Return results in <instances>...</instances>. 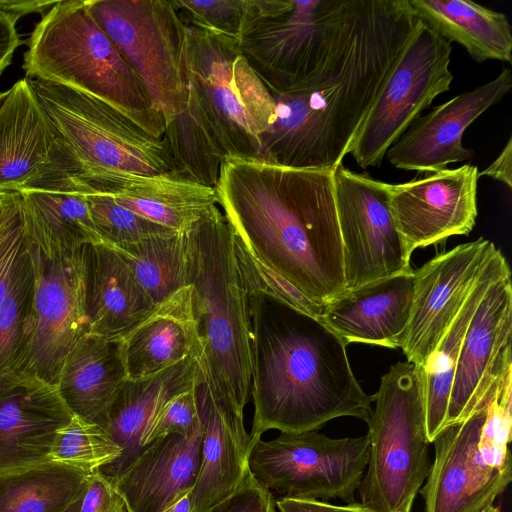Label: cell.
Listing matches in <instances>:
<instances>
[{
    "instance_id": "9a60e30c",
    "label": "cell",
    "mask_w": 512,
    "mask_h": 512,
    "mask_svg": "<svg viewBox=\"0 0 512 512\" xmlns=\"http://www.w3.org/2000/svg\"><path fill=\"white\" fill-rule=\"evenodd\" d=\"M511 273L486 291L468 325L456 363L446 426L487 409L512 374ZM444 427V428H445Z\"/></svg>"
},
{
    "instance_id": "681fc988",
    "label": "cell",
    "mask_w": 512,
    "mask_h": 512,
    "mask_svg": "<svg viewBox=\"0 0 512 512\" xmlns=\"http://www.w3.org/2000/svg\"><path fill=\"white\" fill-rule=\"evenodd\" d=\"M193 488L186 489L179 493L160 512H192Z\"/></svg>"
},
{
    "instance_id": "b9f144b4",
    "label": "cell",
    "mask_w": 512,
    "mask_h": 512,
    "mask_svg": "<svg viewBox=\"0 0 512 512\" xmlns=\"http://www.w3.org/2000/svg\"><path fill=\"white\" fill-rule=\"evenodd\" d=\"M206 512H276L275 497L249 470L227 498Z\"/></svg>"
},
{
    "instance_id": "3957f363",
    "label": "cell",
    "mask_w": 512,
    "mask_h": 512,
    "mask_svg": "<svg viewBox=\"0 0 512 512\" xmlns=\"http://www.w3.org/2000/svg\"><path fill=\"white\" fill-rule=\"evenodd\" d=\"M266 300L263 313L260 299L249 296L254 404L250 448L270 429L316 431L339 417L367 422L373 396L355 378L347 344L318 318Z\"/></svg>"
},
{
    "instance_id": "9c48e42d",
    "label": "cell",
    "mask_w": 512,
    "mask_h": 512,
    "mask_svg": "<svg viewBox=\"0 0 512 512\" xmlns=\"http://www.w3.org/2000/svg\"><path fill=\"white\" fill-rule=\"evenodd\" d=\"M347 0H246L240 52L271 93L291 90L324 59Z\"/></svg>"
},
{
    "instance_id": "e575fe53",
    "label": "cell",
    "mask_w": 512,
    "mask_h": 512,
    "mask_svg": "<svg viewBox=\"0 0 512 512\" xmlns=\"http://www.w3.org/2000/svg\"><path fill=\"white\" fill-rule=\"evenodd\" d=\"M112 248L129 264L155 305L189 285L186 231H170Z\"/></svg>"
},
{
    "instance_id": "7bdbcfd3",
    "label": "cell",
    "mask_w": 512,
    "mask_h": 512,
    "mask_svg": "<svg viewBox=\"0 0 512 512\" xmlns=\"http://www.w3.org/2000/svg\"><path fill=\"white\" fill-rule=\"evenodd\" d=\"M125 502L109 476L101 471L87 474L77 512H124Z\"/></svg>"
},
{
    "instance_id": "d6986e66",
    "label": "cell",
    "mask_w": 512,
    "mask_h": 512,
    "mask_svg": "<svg viewBox=\"0 0 512 512\" xmlns=\"http://www.w3.org/2000/svg\"><path fill=\"white\" fill-rule=\"evenodd\" d=\"M512 88V72L504 68L493 80L462 92L417 117L389 147L385 157L400 170L431 173L473 157L462 144L465 130L498 104Z\"/></svg>"
},
{
    "instance_id": "d6a6232c",
    "label": "cell",
    "mask_w": 512,
    "mask_h": 512,
    "mask_svg": "<svg viewBox=\"0 0 512 512\" xmlns=\"http://www.w3.org/2000/svg\"><path fill=\"white\" fill-rule=\"evenodd\" d=\"M162 140L171 158V173L215 188L226 153L191 83L186 107L166 123Z\"/></svg>"
},
{
    "instance_id": "f6af8a7d",
    "label": "cell",
    "mask_w": 512,
    "mask_h": 512,
    "mask_svg": "<svg viewBox=\"0 0 512 512\" xmlns=\"http://www.w3.org/2000/svg\"><path fill=\"white\" fill-rule=\"evenodd\" d=\"M17 20L13 15L0 11V74L10 65L15 50L21 44Z\"/></svg>"
},
{
    "instance_id": "cb8c5ba5",
    "label": "cell",
    "mask_w": 512,
    "mask_h": 512,
    "mask_svg": "<svg viewBox=\"0 0 512 512\" xmlns=\"http://www.w3.org/2000/svg\"><path fill=\"white\" fill-rule=\"evenodd\" d=\"M203 415L187 434L146 445L116 476L114 487L131 512H160L179 493L194 488L200 463Z\"/></svg>"
},
{
    "instance_id": "8fae6325",
    "label": "cell",
    "mask_w": 512,
    "mask_h": 512,
    "mask_svg": "<svg viewBox=\"0 0 512 512\" xmlns=\"http://www.w3.org/2000/svg\"><path fill=\"white\" fill-rule=\"evenodd\" d=\"M369 438H329L316 431L259 439L249 450L255 479L278 498L355 500L365 473Z\"/></svg>"
},
{
    "instance_id": "4dcf8cb0",
    "label": "cell",
    "mask_w": 512,
    "mask_h": 512,
    "mask_svg": "<svg viewBox=\"0 0 512 512\" xmlns=\"http://www.w3.org/2000/svg\"><path fill=\"white\" fill-rule=\"evenodd\" d=\"M416 16L477 62L512 61V29L504 13L471 0H408Z\"/></svg>"
},
{
    "instance_id": "7a4b0ae2",
    "label": "cell",
    "mask_w": 512,
    "mask_h": 512,
    "mask_svg": "<svg viewBox=\"0 0 512 512\" xmlns=\"http://www.w3.org/2000/svg\"><path fill=\"white\" fill-rule=\"evenodd\" d=\"M215 191L234 234L309 300L345 292L332 171L226 157Z\"/></svg>"
},
{
    "instance_id": "f35d334b",
    "label": "cell",
    "mask_w": 512,
    "mask_h": 512,
    "mask_svg": "<svg viewBox=\"0 0 512 512\" xmlns=\"http://www.w3.org/2000/svg\"><path fill=\"white\" fill-rule=\"evenodd\" d=\"M85 197L102 242L112 247L134 244L154 235L175 231L128 210L106 193L89 191Z\"/></svg>"
},
{
    "instance_id": "c3c4849f",
    "label": "cell",
    "mask_w": 512,
    "mask_h": 512,
    "mask_svg": "<svg viewBox=\"0 0 512 512\" xmlns=\"http://www.w3.org/2000/svg\"><path fill=\"white\" fill-rule=\"evenodd\" d=\"M22 208L19 191L2 192L0 196V239Z\"/></svg>"
},
{
    "instance_id": "5b68a950",
    "label": "cell",
    "mask_w": 512,
    "mask_h": 512,
    "mask_svg": "<svg viewBox=\"0 0 512 512\" xmlns=\"http://www.w3.org/2000/svg\"><path fill=\"white\" fill-rule=\"evenodd\" d=\"M26 78L92 95L157 139L166 122L142 79L88 10L87 0L57 1L27 40Z\"/></svg>"
},
{
    "instance_id": "f5cc1de1",
    "label": "cell",
    "mask_w": 512,
    "mask_h": 512,
    "mask_svg": "<svg viewBox=\"0 0 512 512\" xmlns=\"http://www.w3.org/2000/svg\"><path fill=\"white\" fill-rule=\"evenodd\" d=\"M6 94H7V91H5V92H0V105H1V103L3 102V100L5 99Z\"/></svg>"
},
{
    "instance_id": "83f0119b",
    "label": "cell",
    "mask_w": 512,
    "mask_h": 512,
    "mask_svg": "<svg viewBox=\"0 0 512 512\" xmlns=\"http://www.w3.org/2000/svg\"><path fill=\"white\" fill-rule=\"evenodd\" d=\"M201 388V463L192 512H206L227 498L249 471L250 438L244 413L218 402Z\"/></svg>"
},
{
    "instance_id": "60d3db41",
    "label": "cell",
    "mask_w": 512,
    "mask_h": 512,
    "mask_svg": "<svg viewBox=\"0 0 512 512\" xmlns=\"http://www.w3.org/2000/svg\"><path fill=\"white\" fill-rule=\"evenodd\" d=\"M202 386L179 393L158 412L140 439L142 449L170 434H187L202 419Z\"/></svg>"
},
{
    "instance_id": "e0dca14e",
    "label": "cell",
    "mask_w": 512,
    "mask_h": 512,
    "mask_svg": "<svg viewBox=\"0 0 512 512\" xmlns=\"http://www.w3.org/2000/svg\"><path fill=\"white\" fill-rule=\"evenodd\" d=\"M495 249L480 237L437 254L414 271L411 316L401 346L407 362L424 366Z\"/></svg>"
},
{
    "instance_id": "52a82bcc",
    "label": "cell",
    "mask_w": 512,
    "mask_h": 512,
    "mask_svg": "<svg viewBox=\"0 0 512 512\" xmlns=\"http://www.w3.org/2000/svg\"><path fill=\"white\" fill-rule=\"evenodd\" d=\"M372 396L360 503L374 512H410L431 466L422 367L397 362Z\"/></svg>"
},
{
    "instance_id": "8d00e7d4",
    "label": "cell",
    "mask_w": 512,
    "mask_h": 512,
    "mask_svg": "<svg viewBox=\"0 0 512 512\" xmlns=\"http://www.w3.org/2000/svg\"><path fill=\"white\" fill-rule=\"evenodd\" d=\"M121 456L122 448L103 427L73 414L57 430L46 460L89 474L110 467Z\"/></svg>"
},
{
    "instance_id": "277c9868",
    "label": "cell",
    "mask_w": 512,
    "mask_h": 512,
    "mask_svg": "<svg viewBox=\"0 0 512 512\" xmlns=\"http://www.w3.org/2000/svg\"><path fill=\"white\" fill-rule=\"evenodd\" d=\"M186 234L202 387L218 402L244 413L251 390L252 323L234 233L214 206Z\"/></svg>"
},
{
    "instance_id": "6da1fadb",
    "label": "cell",
    "mask_w": 512,
    "mask_h": 512,
    "mask_svg": "<svg viewBox=\"0 0 512 512\" xmlns=\"http://www.w3.org/2000/svg\"><path fill=\"white\" fill-rule=\"evenodd\" d=\"M408 0H347L324 59L300 84L271 93L259 159L333 171L418 25Z\"/></svg>"
},
{
    "instance_id": "ffe728a7",
    "label": "cell",
    "mask_w": 512,
    "mask_h": 512,
    "mask_svg": "<svg viewBox=\"0 0 512 512\" xmlns=\"http://www.w3.org/2000/svg\"><path fill=\"white\" fill-rule=\"evenodd\" d=\"M63 182L53 138L28 78L0 105V192Z\"/></svg>"
},
{
    "instance_id": "484cf974",
    "label": "cell",
    "mask_w": 512,
    "mask_h": 512,
    "mask_svg": "<svg viewBox=\"0 0 512 512\" xmlns=\"http://www.w3.org/2000/svg\"><path fill=\"white\" fill-rule=\"evenodd\" d=\"M127 378L155 374L201 354L189 284L155 306L118 339Z\"/></svg>"
},
{
    "instance_id": "603a6c76",
    "label": "cell",
    "mask_w": 512,
    "mask_h": 512,
    "mask_svg": "<svg viewBox=\"0 0 512 512\" xmlns=\"http://www.w3.org/2000/svg\"><path fill=\"white\" fill-rule=\"evenodd\" d=\"M108 194L119 205L166 228L185 232L217 206L215 188L173 173L106 171L77 187Z\"/></svg>"
},
{
    "instance_id": "ba28073f",
    "label": "cell",
    "mask_w": 512,
    "mask_h": 512,
    "mask_svg": "<svg viewBox=\"0 0 512 512\" xmlns=\"http://www.w3.org/2000/svg\"><path fill=\"white\" fill-rule=\"evenodd\" d=\"M190 83L226 157L259 158L275 102L237 39L186 27Z\"/></svg>"
},
{
    "instance_id": "8992f818",
    "label": "cell",
    "mask_w": 512,
    "mask_h": 512,
    "mask_svg": "<svg viewBox=\"0 0 512 512\" xmlns=\"http://www.w3.org/2000/svg\"><path fill=\"white\" fill-rule=\"evenodd\" d=\"M29 82L53 138L60 174L75 190L106 171L172 172L164 141L115 107L53 82Z\"/></svg>"
},
{
    "instance_id": "f1b7e54d",
    "label": "cell",
    "mask_w": 512,
    "mask_h": 512,
    "mask_svg": "<svg viewBox=\"0 0 512 512\" xmlns=\"http://www.w3.org/2000/svg\"><path fill=\"white\" fill-rule=\"evenodd\" d=\"M126 378L118 339L89 333L68 354L57 388L72 414L103 427Z\"/></svg>"
},
{
    "instance_id": "d4e9b609",
    "label": "cell",
    "mask_w": 512,
    "mask_h": 512,
    "mask_svg": "<svg viewBox=\"0 0 512 512\" xmlns=\"http://www.w3.org/2000/svg\"><path fill=\"white\" fill-rule=\"evenodd\" d=\"M81 278L92 334L117 340L156 306L125 259L105 243L82 248Z\"/></svg>"
},
{
    "instance_id": "7402d4cb",
    "label": "cell",
    "mask_w": 512,
    "mask_h": 512,
    "mask_svg": "<svg viewBox=\"0 0 512 512\" xmlns=\"http://www.w3.org/2000/svg\"><path fill=\"white\" fill-rule=\"evenodd\" d=\"M414 270L345 291L324 304L319 320L347 345L401 348L411 316Z\"/></svg>"
},
{
    "instance_id": "4316f807",
    "label": "cell",
    "mask_w": 512,
    "mask_h": 512,
    "mask_svg": "<svg viewBox=\"0 0 512 512\" xmlns=\"http://www.w3.org/2000/svg\"><path fill=\"white\" fill-rule=\"evenodd\" d=\"M202 385L196 357L149 376L126 378L115 394L103 426L122 448V456L101 472L109 477L118 475L142 450L140 439L162 407L175 395Z\"/></svg>"
},
{
    "instance_id": "2e32d148",
    "label": "cell",
    "mask_w": 512,
    "mask_h": 512,
    "mask_svg": "<svg viewBox=\"0 0 512 512\" xmlns=\"http://www.w3.org/2000/svg\"><path fill=\"white\" fill-rule=\"evenodd\" d=\"M478 179V168L464 164L404 183L385 182L390 213L410 254L472 231L478 215Z\"/></svg>"
},
{
    "instance_id": "ac0fdd59",
    "label": "cell",
    "mask_w": 512,
    "mask_h": 512,
    "mask_svg": "<svg viewBox=\"0 0 512 512\" xmlns=\"http://www.w3.org/2000/svg\"><path fill=\"white\" fill-rule=\"evenodd\" d=\"M486 411L434 438L435 458L420 490L424 512H482L511 482L512 469L495 468L478 448Z\"/></svg>"
},
{
    "instance_id": "11a10c76",
    "label": "cell",
    "mask_w": 512,
    "mask_h": 512,
    "mask_svg": "<svg viewBox=\"0 0 512 512\" xmlns=\"http://www.w3.org/2000/svg\"><path fill=\"white\" fill-rule=\"evenodd\" d=\"M79 501H80V500H79ZM79 501H78V502H79ZM76 503H77V502H76ZM76 503H75V504H76ZM75 504H73V505H72L69 509H67L65 512H69Z\"/></svg>"
},
{
    "instance_id": "30bf717a",
    "label": "cell",
    "mask_w": 512,
    "mask_h": 512,
    "mask_svg": "<svg viewBox=\"0 0 512 512\" xmlns=\"http://www.w3.org/2000/svg\"><path fill=\"white\" fill-rule=\"evenodd\" d=\"M88 10L142 79L165 122L184 110L187 29L172 0H87Z\"/></svg>"
},
{
    "instance_id": "ab89813d",
    "label": "cell",
    "mask_w": 512,
    "mask_h": 512,
    "mask_svg": "<svg viewBox=\"0 0 512 512\" xmlns=\"http://www.w3.org/2000/svg\"><path fill=\"white\" fill-rule=\"evenodd\" d=\"M186 27L238 38L246 0H172Z\"/></svg>"
},
{
    "instance_id": "1f68e13d",
    "label": "cell",
    "mask_w": 512,
    "mask_h": 512,
    "mask_svg": "<svg viewBox=\"0 0 512 512\" xmlns=\"http://www.w3.org/2000/svg\"><path fill=\"white\" fill-rule=\"evenodd\" d=\"M511 273L506 258L496 248L483 267L460 311L434 352L422 366L426 432L430 443L445 427L447 407L460 348L474 312L488 288Z\"/></svg>"
},
{
    "instance_id": "bcb514c9",
    "label": "cell",
    "mask_w": 512,
    "mask_h": 512,
    "mask_svg": "<svg viewBox=\"0 0 512 512\" xmlns=\"http://www.w3.org/2000/svg\"><path fill=\"white\" fill-rule=\"evenodd\" d=\"M481 176L490 177L512 188V137H509L499 156L479 173Z\"/></svg>"
},
{
    "instance_id": "db71d44e",
    "label": "cell",
    "mask_w": 512,
    "mask_h": 512,
    "mask_svg": "<svg viewBox=\"0 0 512 512\" xmlns=\"http://www.w3.org/2000/svg\"><path fill=\"white\" fill-rule=\"evenodd\" d=\"M124 512H131L130 509L125 505V510Z\"/></svg>"
},
{
    "instance_id": "44dd1931",
    "label": "cell",
    "mask_w": 512,
    "mask_h": 512,
    "mask_svg": "<svg viewBox=\"0 0 512 512\" xmlns=\"http://www.w3.org/2000/svg\"><path fill=\"white\" fill-rule=\"evenodd\" d=\"M72 415L57 386L34 377L0 392V476L49 464L54 436Z\"/></svg>"
},
{
    "instance_id": "5bb4252c",
    "label": "cell",
    "mask_w": 512,
    "mask_h": 512,
    "mask_svg": "<svg viewBox=\"0 0 512 512\" xmlns=\"http://www.w3.org/2000/svg\"><path fill=\"white\" fill-rule=\"evenodd\" d=\"M29 248L35 271L33 321L16 377H34L57 386L68 354L90 333L83 303V247L46 254L29 240Z\"/></svg>"
},
{
    "instance_id": "74e56055",
    "label": "cell",
    "mask_w": 512,
    "mask_h": 512,
    "mask_svg": "<svg viewBox=\"0 0 512 512\" xmlns=\"http://www.w3.org/2000/svg\"><path fill=\"white\" fill-rule=\"evenodd\" d=\"M234 250L248 296L269 299L319 318L324 305L320 306L309 300L280 274L264 263L235 234Z\"/></svg>"
},
{
    "instance_id": "7dc6e473",
    "label": "cell",
    "mask_w": 512,
    "mask_h": 512,
    "mask_svg": "<svg viewBox=\"0 0 512 512\" xmlns=\"http://www.w3.org/2000/svg\"><path fill=\"white\" fill-rule=\"evenodd\" d=\"M57 1L42 0H0V11L8 13L19 19L29 13H42L48 11Z\"/></svg>"
},
{
    "instance_id": "f546056e",
    "label": "cell",
    "mask_w": 512,
    "mask_h": 512,
    "mask_svg": "<svg viewBox=\"0 0 512 512\" xmlns=\"http://www.w3.org/2000/svg\"><path fill=\"white\" fill-rule=\"evenodd\" d=\"M19 192L26 235L43 253H71L87 244L103 243L85 193L69 188L67 183Z\"/></svg>"
},
{
    "instance_id": "836d02e7",
    "label": "cell",
    "mask_w": 512,
    "mask_h": 512,
    "mask_svg": "<svg viewBox=\"0 0 512 512\" xmlns=\"http://www.w3.org/2000/svg\"><path fill=\"white\" fill-rule=\"evenodd\" d=\"M86 479L50 463L0 476V512H65L81 499Z\"/></svg>"
},
{
    "instance_id": "9f6ffc18",
    "label": "cell",
    "mask_w": 512,
    "mask_h": 512,
    "mask_svg": "<svg viewBox=\"0 0 512 512\" xmlns=\"http://www.w3.org/2000/svg\"><path fill=\"white\" fill-rule=\"evenodd\" d=\"M2 192H0V196H1Z\"/></svg>"
},
{
    "instance_id": "4fadbf2b",
    "label": "cell",
    "mask_w": 512,
    "mask_h": 512,
    "mask_svg": "<svg viewBox=\"0 0 512 512\" xmlns=\"http://www.w3.org/2000/svg\"><path fill=\"white\" fill-rule=\"evenodd\" d=\"M332 177L345 291L412 271L411 254L389 210L385 182L342 164Z\"/></svg>"
},
{
    "instance_id": "ee69618b",
    "label": "cell",
    "mask_w": 512,
    "mask_h": 512,
    "mask_svg": "<svg viewBox=\"0 0 512 512\" xmlns=\"http://www.w3.org/2000/svg\"><path fill=\"white\" fill-rule=\"evenodd\" d=\"M275 504L279 512H374L356 502L335 505L314 499L277 498Z\"/></svg>"
},
{
    "instance_id": "7c38bea8",
    "label": "cell",
    "mask_w": 512,
    "mask_h": 512,
    "mask_svg": "<svg viewBox=\"0 0 512 512\" xmlns=\"http://www.w3.org/2000/svg\"><path fill=\"white\" fill-rule=\"evenodd\" d=\"M452 45L419 19L416 30L346 150L362 168L380 167L389 147L450 89Z\"/></svg>"
},
{
    "instance_id": "816d5d0a",
    "label": "cell",
    "mask_w": 512,
    "mask_h": 512,
    "mask_svg": "<svg viewBox=\"0 0 512 512\" xmlns=\"http://www.w3.org/2000/svg\"><path fill=\"white\" fill-rule=\"evenodd\" d=\"M82 498V497H81ZM81 500V499H80ZM79 504H80V501L77 502L73 507L72 509L69 511V512H77L78 511V508H79Z\"/></svg>"
},
{
    "instance_id": "f907efd6",
    "label": "cell",
    "mask_w": 512,
    "mask_h": 512,
    "mask_svg": "<svg viewBox=\"0 0 512 512\" xmlns=\"http://www.w3.org/2000/svg\"><path fill=\"white\" fill-rule=\"evenodd\" d=\"M482 512H499V508L491 505V506L485 508L484 510H482Z\"/></svg>"
},
{
    "instance_id": "d590c367",
    "label": "cell",
    "mask_w": 512,
    "mask_h": 512,
    "mask_svg": "<svg viewBox=\"0 0 512 512\" xmlns=\"http://www.w3.org/2000/svg\"><path fill=\"white\" fill-rule=\"evenodd\" d=\"M34 294L35 271L28 240L8 295L0 306V392L18 381L16 371L32 327Z\"/></svg>"
}]
</instances>
